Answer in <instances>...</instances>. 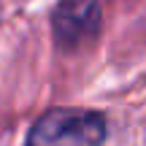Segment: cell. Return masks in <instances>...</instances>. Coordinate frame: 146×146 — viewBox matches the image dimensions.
Segmentation results:
<instances>
[{
    "label": "cell",
    "instance_id": "1",
    "mask_svg": "<svg viewBox=\"0 0 146 146\" xmlns=\"http://www.w3.org/2000/svg\"><path fill=\"white\" fill-rule=\"evenodd\" d=\"M108 122L89 108H49L33 122L27 146H103Z\"/></svg>",
    "mask_w": 146,
    "mask_h": 146
},
{
    "label": "cell",
    "instance_id": "2",
    "mask_svg": "<svg viewBox=\"0 0 146 146\" xmlns=\"http://www.w3.org/2000/svg\"><path fill=\"white\" fill-rule=\"evenodd\" d=\"M103 27V8L98 0H57L52 11V30L60 49L73 52L95 41Z\"/></svg>",
    "mask_w": 146,
    "mask_h": 146
}]
</instances>
